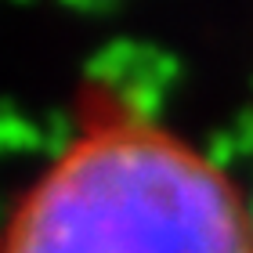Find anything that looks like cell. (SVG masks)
I'll use <instances>...</instances> for the list:
<instances>
[{"mask_svg": "<svg viewBox=\"0 0 253 253\" xmlns=\"http://www.w3.org/2000/svg\"><path fill=\"white\" fill-rule=\"evenodd\" d=\"M0 253H253V210L206 152L90 87L0 224Z\"/></svg>", "mask_w": 253, "mask_h": 253, "instance_id": "1", "label": "cell"}]
</instances>
